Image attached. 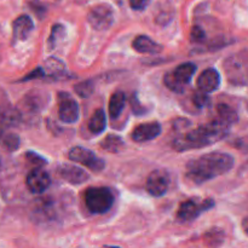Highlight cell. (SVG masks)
Segmentation results:
<instances>
[{
  "label": "cell",
  "mask_w": 248,
  "mask_h": 248,
  "mask_svg": "<svg viewBox=\"0 0 248 248\" xmlns=\"http://www.w3.org/2000/svg\"><path fill=\"white\" fill-rule=\"evenodd\" d=\"M234 167V157L225 153H208L186 165V177L193 184L200 186L225 174Z\"/></svg>",
  "instance_id": "6da1fadb"
},
{
  "label": "cell",
  "mask_w": 248,
  "mask_h": 248,
  "mask_svg": "<svg viewBox=\"0 0 248 248\" xmlns=\"http://www.w3.org/2000/svg\"><path fill=\"white\" fill-rule=\"evenodd\" d=\"M229 130V124L220 120L219 118H216L215 120L210 121L206 125L199 126V127L193 128L189 132L174 138L172 147L177 152H186V150L208 147V145L217 143L218 140L227 137Z\"/></svg>",
  "instance_id": "7a4b0ae2"
},
{
  "label": "cell",
  "mask_w": 248,
  "mask_h": 248,
  "mask_svg": "<svg viewBox=\"0 0 248 248\" xmlns=\"http://www.w3.org/2000/svg\"><path fill=\"white\" fill-rule=\"evenodd\" d=\"M85 205L87 210L94 215H104L114 205L113 191L106 186H91L85 191Z\"/></svg>",
  "instance_id": "3957f363"
},
{
  "label": "cell",
  "mask_w": 248,
  "mask_h": 248,
  "mask_svg": "<svg viewBox=\"0 0 248 248\" xmlns=\"http://www.w3.org/2000/svg\"><path fill=\"white\" fill-rule=\"evenodd\" d=\"M215 206L213 199H206L202 201L188 200L181 203L177 212V219L182 223H188L195 220L199 216L202 215L206 211L211 210Z\"/></svg>",
  "instance_id": "277c9868"
},
{
  "label": "cell",
  "mask_w": 248,
  "mask_h": 248,
  "mask_svg": "<svg viewBox=\"0 0 248 248\" xmlns=\"http://www.w3.org/2000/svg\"><path fill=\"white\" fill-rule=\"evenodd\" d=\"M87 21L96 31H106L114 22L113 7L108 4H99L92 7L87 15Z\"/></svg>",
  "instance_id": "5b68a950"
},
{
  "label": "cell",
  "mask_w": 248,
  "mask_h": 248,
  "mask_svg": "<svg viewBox=\"0 0 248 248\" xmlns=\"http://www.w3.org/2000/svg\"><path fill=\"white\" fill-rule=\"evenodd\" d=\"M68 156L72 161L79 162V164L84 165L85 167L94 172H101L106 167V162H104L103 159L97 156L92 150L86 149L84 147L72 148L69 150Z\"/></svg>",
  "instance_id": "8992f818"
},
{
  "label": "cell",
  "mask_w": 248,
  "mask_h": 248,
  "mask_svg": "<svg viewBox=\"0 0 248 248\" xmlns=\"http://www.w3.org/2000/svg\"><path fill=\"white\" fill-rule=\"evenodd\" d=\"M58 116L65 124H74L79 120V104L68 92L58 93Z\"/></svg>",
  "instance_id": "52a82bcc"
},
{
  "label": "cell",
  "mask_w": 248,
  "mask_h": 248,
  "mask_svg": "<svg viewBox=\"0 0 248 248\" xmlns=\"http://www.w3.org/2000/svg\"><path fill=\"white\" fill-rule=\"evenodd\" d=\"M170 176L164 170H155L147 178L145 188L150 195L155 198H161L169 190Z\"/></svg>",
  "instance_id": "ba28073f"
},
{
  "label": "cell",
  "mask_w": 248,
  "mask_h": 248,
  "mask_svg": "<svg viewBox=\"0 0 248 248\" xmlns=\"http://www.w3.org/2000/svg\"><path fill=\"white\" fill-rule=\"evenodd\" d=\"M26 184L31 193L43 194L51 186V177L47 172L43 171L40 167H35L27 176Z\"/></svg>",
  "instance_id": "9c48e42d"
},
{
  "label": "cell",
  "mask_w": 248,
  "mask_h": 248,
  "mask_svg": "<svg viewBox=\"0 0 248 248\" xmlns=\"http://www.w3.org/2000/svg\"><path fill=\"white\" fill-rule=\"evenodd\" d=\"M48 102V94L40 90L29 91L21 101L22 110L28 111L31 114L39 113L46 107Z\"/></svg>",
  "instance_id": "30bf717a"
},
{
  "label": "cell",
  "mask_w": 248,
  "mask_h": 248,
  "mask_svg": "<svg viewBox=\"0 0 248 248\" xmlns=\"http://www.w3.org/2000/svg\"><path fill=\"white\" fill-rule=\"evenodd\" d=\"M57 173L62 179L73 186H80L90 179V174L80 167L69 164H62L57 167Z\"/></svg>",
  "instance_id": "8fae6325"
},
{
  "label": "cell",
  "mask_w": 248,
  "mask_h": 248,
  "mask_svg": "<svg viewBox=\"0 0 248 248\" xmlns=\"http://www.w3.org/2000/svg\"><path fill=\"white\" fill-rule=\"evenodd\" d=\"M161 125L156 123V121L142 124V125H138L137 127L133 128L132 140L138 143L149 142V140H153L159 137L161 135Z\"/></svg>",
  "instance_id": "7c38bea8"
},
{
  "label": "cell",
  "mask_w": 248,
  "mask_h": 248,
  "mask_svg": "<svg viewBox=\"0 0 248 248\" xmlns=\"http://www.w3.org/2000/svg\"><path fill=\"white\" fill-rule=\"evenodd\" d=\"M34 29L33 19L28 15H21L12 23V41H24L29 38Z\"/></svg>",
  "instance_id": "4fadbf2b"
},
{
  "label": "cell",
  "mask_w": 248,
  "mask_h": 248,
  "mask_svg": "<svg viewBox=\"0 0 248 248\" xmlns=\"http://www.w3.org/2000/svg\"><path fill=\"white\" fill-rule=\"evenodd\" d=\"M198 89L207 93L215 92L220 85V74L215 68H207L198 78Z\"/></svg>",
  "instance_id": "5bb4252c"
},
{
  "label": "cell",
  "mask_w": 248,
  "mask_h": 248,
  "mask_svg": "<svg viewBox=\"0 0 248 248\" xmlns=\"http://www.w3.org/2000/svg\"><path fill=\"white\" fill-rule=\"evenodd\" d=\"M133 48L140 53H150V55H156L162 51V45L154 41L147 35H138L133 40Z\"/></svg>",
  "instance_id": "9a60e30c"
},
{
  "label": "cell",
  "mask_w": 248,
  "mask_h": 248,
  "mask_svg": "<svg viewBox=\"0 0 248 248\" xmlns=\"http://www.w3.org/2000/svg\"><path fill=\"white\" fill-rule=\"evenodd\" d=\"M34 218L38 220H50L53 216V202L51 199H39L33 208Z\"/></svg>",
  "instance_id": "2e32d148"
},
{
  "label": "cell",
  "mask_w": 248,
  "mask_h": 248,
  "mask_svg": "<svg viewBox=\"0 0 248 248\" xmlns=\"http://www.w3.org/2000/svg\"><path fill=\"white\" fill-rule=\"evenodd\" d=\"M195 72L196 65L191 62H186L183 63V64H179L178 67L172 72V74H173V78L179 82V84L186 86L188 84H190Z\"/></svg>",
  "instance_id": "e0dca14e"
},
{
  "label": "cell",
  "mask_w": 248,
  "mask_h": 248,
  "mask_svg": "<svg viewBox=\"0 0 248 248\" xmlns=\"http://www.w3.org/2000/svg\"><path fill=\"white\" fill-rule=\"evenodd\" d=\"M0 121L4 126H17L22 121V111L12 107L0 109Z\"/></svg>",
  "instance_id": "ac0fdd59"
},
{
  "label": "cell",
  "mask_w": 248,
  "mask_h": 248,
  "mask_svg": "<svg viewBox=\"0 0 248 248\" xmlns=\"http://www.w3.org/2000/svg\"><path fill=\"white\" fill-rule=\"evenodd\" d=\"M126 96L123 91H115L109 101V115L111 119H118L121 115L125 107Z\"/></svg>",
  "instance_id": "d6986e66"
},
{
  "label": "cell",
  "mask_w": 248,
  "mask_h": 248,
  "mask_svg": "<svg viewBox=\"0 0 248 248\" xmlns=\"http://www.w3.org/2000/svg\"><path fill=\"white\" fill-rule=\"evenodd\" d=\"M89 127L90 132L94 133V135H99V133L103 132L107 127V118L106 113L102 108L97 109L93 113V115L91 116V119L89 120Z\"/></svg>",
  "instance_id": "ffe728a7"
},
{
  "label": "cell",
  "mask_w": 248,
  "mask_h": 248,
  "mask_svg": "<svg viewBox=\"0 0 248 248\" xmlns=\"http://www.w3.org/2000/svg\"><path fill=\"white\" fill-rule=\"evenodd\" d=\"M0 145L7 152H16L21 145V140L16 133L5 132L0 128Z\"/></svg>",
  "instance_id": "44dd1931"
},
{
  "label": "cell",
  "mask_w": 248,
  "mask_h": 248,
  "mask_svg": "<svg viewBox=\"0 0 248 248\" xmlns=\"http://www.w3.org/2000/svg\"><path fill=\"white\" fill-rule=\"evenodd\" d=\"M102 149L109 153H120L125 148V142L118 135H108L101 142Z\"/></svg>",
  "instance_id": "7402d4cb"
},
{
  "label": "cell",
  "mask_w": 248,
  "mask_h": 248,
  "mask_svg": "<svg viewBox=\"0 0 248 248\" xmlns=\"http://www.w3.org/2000/svg\"><path fill=\"white\" fill-rule=\"evenodd\" d=\"M217 118H219L220 120L229 124L230 126L236 124L237 120H239V116H237L236 111L225 103H219L217 106Z\"/></svg>",
  "instance_id": "603a6c76"
},
{
  "label": "cell",
  "mask_w": 248,
  "mask_h": 248,
  "mask_svg": "<svg viewBox=\"0 0 248 248\" xmlns=\"http://www.w3.org/2000/svg\"><path fill=\"white\" fill-rule=\"evenodd\" d=\"M44 69L46 72V77H53L56 79L58 77H61V75L64 74L65 72L64 63L55 57H51L46 61V64L44 67Z\"/></svg>",
  "instance_id": "cb8c5ba5"
},
{
  "label": "cell",
  "mask_w": 248,
  "mask_h": 248,
  "mask_svg": "<svg viewBox=\"0 0 248 248\" xmlns=\"http://www.w3.org/2000/svg\"><path fill=\"white\" fill-rule=\"evenodd\" d=\"M203 240L208 246H220L224 241V232L219 228H211L203 235Z\"/></svg>",
  "instance_id": "d4e9b609"
},
{
  "label": "cell",
  "mask_w": 248,
  "mask_h": 248,
  "mask_svg": "<svg viewBox=\"0 0 248 248\" xmlns=\"http://www.w3.org/2000/svg\"><path fill=\"white\" fill-rule=\"evenodd\" d=\"M64 34H65L64 26H63V24H55V26L52 27L51 35L47 40L48 48H50V50H53V48L56 47V45H57L58 41H60L61 39L64 38Z\"/></svg>",
  "instance_id": "484cf974"
},
{
  "label": "cell",
  "mask_w": 248,
  "mask_h": 248,
  "mask_svg": "<svg viewBox=\"0 0 248 248\" xmlns=\"http://www.w3.org/2000/svg\"><path fill=\"white\" fill-rule=\"evenodd\" d=\"M74 90L81 98H86V97L91 96L92 92H93L94 84L92 80H86V81H82L80 84L75 85Z\"/></svg>",
  "instance_id": "4316f807"
},
{
  "label": "cell",
  "mask_w": 248,
  "mask_h": 248,
  "mask_svg": "<svg viewBox=\"0 0 248 248\" xmlns=\"http://www.w3.org/2000/svg\"><path fill=\"white\" fill-rule=\"evenodd\" d=\"M164 82L166 85V87L169 90H171L172 92H176V93H183L186 91V86L182 84H179L176 79L173 78V74L171 73H167L164 78Z\"/></svg>",
  "instance_id": "83f0119b"
},
{
  "label": "cell",
  "mask_w": 248,
  "mask_h": 248,
  "mask_svg": "<svg viewBox=\"0 0 248 248\" xmlns=\"http://www.w3.org/2000/svg\"><path fill=\"white\" fill-rule=\"evenodd\" d=\"M191 101H193V104L196 108H205L210 103V97H208L207 92L198 90V91L194 92Z\"/></svg>",
  "instance_id": "f1b7e54d"
},
{
  "label": "cell",
  "mask_w": 248,
  "mask_h": 248,
  "mask_svg": "<svg viewBox=\"0 0 248 248\" xmlns=\"http://www.w3.org/2000/svg\"><path fill=\"white\" fill-rule=\"evenodd\" d=\"M130 104L131 109H132V113L135 115H143V114H147V108L144 106H142L140 101L138 99L137 93H132L130 97Z\"/></svg>",
  "instance_id": "f546056e"
},
{
  "label": "cell",
  "mask_w": 248,
  "mask_h": 248,
  "mask_svg": "<svg viewBox=\"0 0 248 248\" xmlns=\"http://www.w3.org/2000/svg\"><path fill=\"white\" fill-rule=\"evenodd\" d=\"M26 157H27V160H28L31 165H33V166L40 167V169L47 164V160H46L45 157L41 156V155H39L38 153H35V152H27Z\"/></svg>",
  "instance_id": "4dcf8cb0"
},
{
  "label": "cell",
  "mask_w": 248,
  "mask_h": 248,
  "mask_svg": "<svg viewBox=\"0 0 248 248\" xmlns=\"http://www.w3.org/2000/svg\"><path fill=\"white\" fill-rule=\"evenodd\" d=\"M29 7H31V11H33L39 18H43L44 15H45L46 11H47L45 5H44L43 2L39 1V0H33V1L29 2Z\"/></svg>",
  "instance_id": "1f68e13d"
},
{
  "label": "cell",
  "mask_w": 248,
  "mask_h": 248,
  "mask_svg": "<svg viewBox=\"0 0 248 248\" xmlns=\"http://www.w3.org/2000/svg\"><path fill=\"white\" fill-rule=\"evenodd\" d=\"M190 35H191V41H194V43H201V41L205 40L206 38L205 31L199 26H194L193 28H191Z\"/></svg>",
  "instance_id": "d6a6232c"
},
{
  "label": "cell",
  "mask_w": 248,
  "mask_h": 248,
  "mask_svg": "<svg viewBox=\"0 0 248 248\" xmlns=\"http://www.w3.org/2000/svg\"><path fill=\"white\" fill-rule=\"evenodd\" d=\"M43 78H46V72L44 68L39 67L36 69H34L33 72L29 73L28 75L21 79V81H29V80H34V79H43Z\"/></svg>",
  "instance_id": "836d02e7"
},
{
  "label": "cell",
  "mask_w": 248,
  "mask_h": 248,
  "mask_svg": "<svg viewBox=\"0 0 248 248\" xmlns=\"http://www.w3.org/2000/svg\"><path fill=\"white\" fill-rule=\"evenodd\" d=\"M150 0H130V5L136 11H142L149 5Z\"/></svg>",
  "instance_id": "e575fe53"
},
{
  "label": "cell",
  "mask_w": 248,
  "mask_h": 248,
  "mask_svg": "<svg viewBox=\"0 0 248 248\" xmlns=\"http://www.w3.org/2000/svg\"><path fill=\"white\" fill-rule=\"evenodd\" d=\"M242 228H244L245 234L248 236V217H246L244 220H242Z\"/></svg>",
  "instance_id": "d590c367"
},
{
  "label": "cell",
  "mask_w": 248,
  "mask_h": 248,
  "mask_svg": "<svg viewBox=\"0 0 248 248\" xmlns=\"http://www.w3.org/2000/svg\"><path fill=\"white\" fill-rule=\"evenodd\" d=\"M0 169H1V160H0Z\"/></svg>",
  "instance_id": "8d00e7d4"
}]
</instances>
